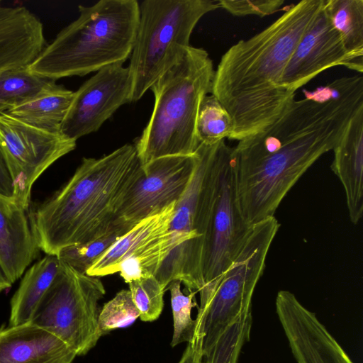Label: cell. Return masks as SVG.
Returning a JSON list of instances; mask_svg holds the SVG:
<instances>
[{
	"mask_svg": "<svg viewBox=\"0 0 363 363\" xmlns=\"http://www.w3.org/2000/svg\"><path fill=\"white\" fill-rule=\"evenodd\" d=\"M197 164L190 183L174 207L170 223L175 248L155 277L164 291L174 280L189 291L203 286L201 262L213 184V145L199 143Z\"/></svg>",
	"mask_w": 363,
	"mask_h": 363,
	"instance_id": "obj_7",
	"label": "cell"
},
{
	"mask_svg": "<svg viewBox=\"0 0 363 363\" xmlns=\"http://www.w3.org/2000/svg\"><path fill=\"white\" fill-rule=\"evenodd\" d=\"M135 145L100 158L82 159L69 180L30 217L39 250L57 255L65 247L106 235L121 222L117 213L141 169Z\"/></svg>",
	"mask_w": 363,
	"mask_h": 363,
	"instance_id": "obj_2",
	"label": "cell"
},
{
	"mask_svg": "<svg viewBox=\"0 0 363 363\" xmlns=\"http://www.w3.org/2000/svg\"><path fill=\"white\" fill-rule=\"evenodd\" d=\"M12 284L0 265V293L10 288Z\"/></svg>",
	"mask_w": 363,
	"mask_h": 363,
	"instance_id": "obj_33",
	"label": "cell"
},
{
	"mask_svg": "<svg viewBox=\"0 0 363 363\" xmlns=\"http://www.w3.org/2000/svg\"><path fill=\"white\" fill-rule=\"evenodd\" d=\"M325 0H302L272 24L232 45L221 57L213 95L233 122L230 140L240 141L271 126L295 99L281 84L286 65Z\"/></svg>",
	"mask_w": 363,
	"mask_h": 363,
	"instance_id": "obj_1",
	"label": "cell"
},
{
	"mask_svg": "<svg viewBox=\"0 0 363 363\" xmlns=\"http://www.w3.org/2000/svg\"><path fill=\"white\" fill-rule=\"evenodd\" d=\"M214 72L208 53L190 45L152 85L153 110L135 144L142 165L162 157L194 154L199 145L197 114L211 92Z\"/></svg>",
	"mask_w": 363,
	"mask_h": 363,
	"instance_id": "obj_5",
	"label": "cell"
},
{
	"mask_svg": "<svg viewBox=\"0 0 363 363\" xmlns=\"http://www.w3.org/2000/svg\"><path fill=\"white\" fill-rule=\"evenodd\" d=\"M276 311L297 363H353L315 314L285 290L276 297Z\"/></svg>",
	"mask_w": 363,
	"mask_h": 363,
	"instance_id": "obj_14",
	"label": "cell"
},
{
	"mask_svg": "<svg viewBox=\"0 0 363 363\" xmlns=\"http://www.w3.org/2000/svg\"><path fill=\"white\" fill-rule=\"evenodd\" d=\"M132 228L121 222L109 234L89 242L65 247L57 256L62 262L76 271L86 274L88 269Z\"/></svg>",
	"mask_w": 363,
	"mask_h": 363,
	"instance_id": "obj_26",
	"label": "cell"
},
{
	"mask_svg": "<svg viewBox=\"0 0 363 363\" xmlns=\"http://www.w3.org/2000/svg\"><path fill=\"white\" fill-rule=\"evenodd\" d=\"M0 195L13 198V185L6 161L0 148Z\"/></svg>",
	"mask_w": 363,
	"mask_h": 363,
	"instance_id": "obj_32",
	"label": "cell"
},
{
	"mask_svg": "<svg viewBox=\"0 0 363 363\" xmlns=\"http://www.w3.org/2000/svg\"><path fill=\"white\" fill-rule=\"evenodd\" d=\"M333 150L330 168L344 188L350 220L357 224L363 214V107L352 116Z\"/></svg>",
	"mask_w": 363,
	"mask_h": 363,
	"instance_id": "obj_18",
	"label": "cell"
},
{
	"mask_svg": "<svg viewBox=\"0 0 363 363\" xmlns=\"http://www.w3.org/2000/svg\"><path fill=\"white\" fill-rule=\"evenodd\" d=\"M26 211L14 199L0 195V265L12 284L40 250Z\"/></svg>",
	"mask_w": 363,
	"mask_h": 363,
	"instance_id": "obj_17",
	"label": "cell"
},
{
	"mask_svg": "<svg viewBox=\"0 0 363 363\" xmlns=\"http://www.w3.org/2000/svg\"><path fill=\"white\" fill-rule=\"evenodd\" d=\"M76 356L62 340L30 322L0 327V363H72Z\"/></svg>",
	"mask_w": 363,
	"mask_h": 363,
	"instance_id": "obj_16",
	"label": "cell"
},
{
	"mask_svg": "<svg viewBox=\"0 0 363 363\" xmlns=\"http://www.w3.org/2000/svg\"><path fill=\"white\" fill-rule=\"evenodd\" d=\"M133 301L143 321L157 320L164 307V290L155 276L141 278L129 284Z\"/></svg>",
	"mask_w": 363,
	"mask_h": 363,
	"instance_id": "obj_29",
	"label": "cell"
},
{
	"mask_svg": "<svg viewBox=\"0 0 363 363\" xmlns=\"http://www.w3.org/2000/svg\"><path fill=\"white\" fill-rule=\"evenodd\" d=\"M60 268L58 257L46 255L26 269L11 300L9 325L23 324L30 320L35 308L52 285Z\"/></svg>",
	"mask_w": 363,
	"mask_h": 363,
	"instance_id": "obj_20",
	"label": "cell"
},
{
	"mask_svg": "<svg viewBox=\"0 0 363 363\" xmlns=\"http://www.w3.org/2000/svg\"><path fill=\"white\" fill-rule=\"evenodd\" d=\"M196 164L194 153L162 157L143 164L122 200L116 221L133 227L177 203L186 190Z\"/></svg>",
	"mask_w": 363,
	"mask_h": 363,
	"instance_id": "obj_12",
	"label": "cell"
},
{
	"mask_svg": "<svg viewBox=\"0 0 363 363\" xmlns=\"http://www.w3.org/2000/svg\"><path fill=\"white\" fill-rule=\"evenodd\" d=\"M324 9L340 34L350 69L363 72V0H325Z\"/></svg>",
	"mask_w": 363,
	"mask_h": 363,
	"instance_id": "obj_22",
	"label": "cell"
},
{
	"mask_svg": "<svg viewBox=\"0 0 363 363\" xmlns=\"http://www.w3.org/2000/svg\"><path fill=\"white\" fill-rule=\"evenodd\" d=\"M233 130L231 118L212 94L202 99L196 122V134L199 143L213 145L228 138Z\"/></svg>",
	"mask_w": 363,
	"mask_h": 363,
	"instance_id": "obj_25",
	"label": "cell"
},
{
	"mask_svg": "<svg viewBox=\"0 0 363 363\" xmlns=\"http://www.w3.org/2000/svg\"><path fill=\"white\" fill-rule=\"evenodd\" d=\"M175 247L169 230L125 257L119 265L118 272L128 284L136 279L155 276Z\"/></svg>",
	"mask_w": 363,
	"mask_h": 363,
	"instance_id": "obj_23",
	"label": "cell"
},
{
	"mask_svg": "<svg viewBox=\"0 0 363 363\" xmlns=\"http://www.w3.org/2000/svg\"><path fill=\"white\" fill-rule=\"evenodd\" d=\"M140 317L129 290L123 289L101 308L99 330L101 336L111 331L130 325Z\"/></svg>",
	"mask_w": 363,
	"mask_h": 363,
	"instance_id": "obj_28",
	"label": "cell"
},
{
	"mask_svg": "<svg viewBox=\"0 0 363 363\" xmlns=\"http://www.w3.org/2000/svg\"><path fill=\"white\" fill-rule=\"evenodd\" d=\"M105 294L99 277L82 274L60 260L57 277L29 322L59 337L77 356L84 355L101 337L99 301Z\"/></svg>",
	"mask_w": 363,
	"mask_h": 363,
	"instance_id": "obj_10",
	"label": "cell"
},
{
	"mask_svg": "<svg viewBox=\"0 0 363 363\" xmlns=\"http://www.w3.org/2000/svg\"><path fill=\"white\" fill-rule=\"evenodd\" d=\"M182 282L172 281L166 290L170 291L171 307L173 315V335L171 346L175 347L183 342H191L196 335V320L191 317V310L197 306L194 301V291L184 294L181 290Z\"/></svg>",
	"mask_w": 363,
	"mask_h": 363,
	"instance_id": "obj_27",
	"label": "cell"
},
{
	"mask_svg": "<svg viewBox=\"0 0 363 363\" xmlns=\"http://www.w3.org/2000/svg\"><path fill=\"white\" fill-rule=\"evenodd\" d=\"M76 145L77 140L60 131L46 130L0 114V148L12 179L13 198L23 209L29 207L35 181Z\"/></svg>",
	"mask_w": 363,
	"mask_h": 363,
	"instance_id": "obj_11",
	"label": "cell"
},
{
	"mask_svg": "<svg viewBox=\"0 0 363 363\" xmlns=\"http://www.w3.org/2000/svg\"><path fill=\"white\" fill-rule=\"evenodd\" d=\"M337 65L350 69V62L323 4L298 40L284 71L281 84L296 93L323 71Z\"/></svg>",
	"mask_w": 363,
	"mask_h": 363,
	"instance_id": "obj_15",
	"label": "cell"
},
{
	"mask_svg": "<svg viewBox=\"0 0 363 363\" xmlns=\"http://www.w3.org/2000/svg\"><path fill=\"white\" fill-rule=\"evenodd\" d=\"M132 79L128 67H105L84 82L74 97L60 132L77 140L97 131L123 104L130 102Z\"/></svg>",
	"mask_w": 363,
	"mask_h": 363,
	"instance_id": "obj_13",
	"label": "cell"
},
{
	"mask_svg": "<svg viewBox=\"0 0 363 363\" xmlns=\"http://www.w3.org/2000/svg\"><path fill=\"white\" fill-rule=\"evenodd\" d=\"M334 145L320 121L294 110L265 130L238 141L234 147L236 194L246 223L252 226L274 216L293 186Z\"/></svg>",
	"mask_w": 363,
	"mask_h": 363,
	"instance_id": "obj_3",
	"label": "cell"
},
{
	"mask_svg": "<svg viewBox=\"0 0 363 363\" xmlns=\"http://www.w3.org/2000/svg\"><path fill=\"white\" fill-rule=\"evenodd\" d=\"M283 0H220L219 8L236 16L255 15L260 17L277 12L284 4Z\"/></svg>",
	"mask_w": 363,
	"mask_h": 363,
	"instance_id": "obj_30",
	"label": "cell"
},
{
	"mask_svg": "<svg viewBox=\"0 0 363 363\" xmlns=\"http://www.w3.org/2000/svg\"><path fill=\"white\" fill-rule=\"evenodd\" d=\"M74 97V91L55 84L30 101L5 113L33 126L60 131Z\"/></svg>",
	"mask_w": 363,
	"mask_h": 363,
	"instance_id": "obj_21",
	"label": "cell"
},
{
	"mask_svg": "<svg viewBox=\"0 0 363 363\" xmlns=\"http://www.w3.org/2000/svg\"><path fill=\"white\" fill-rule=\"evenodd\" d=\"M176 203L138 222L117 240L86 274L100 277L118 272L121 262L133 252L169 231Z\"/></svg>",
	"mask_w": 363,
	"mask_h": 363,
	"instance_id": "obj_19",
	"label": "cell"
},
{
	"mask_svg": "<svg viewBox=\"0 0 363 363\" xmlns=\"http://www.w3.org/2000/svg\"><path fill=\"white\" fill-rule=\"evenodd\" d=\"M0 4H1V2H0Z\"/></svg>",
	"mask_w": 363,
	"mask_h": 363,
	"instance_id": "obj_34",
	"label": "cell"
},
{
	"mask_svg": "<svg viewBox=\"0 0 363 363\" xmlns=\"http://www.w3.org/2000/svg\"><path fill=\"white\" fill-rule=\"evenodd\" d=\"M252 226L243 218L235 186V152L225 140L216 143L213 184L201 262L203 286L199 291L203 307L235 260Z\"/></svg>",
	"mask_w": 363,
	"mask_h": 363,
	"instance_id": "obj_8",
	"label": "cell"
},
{
	"mask_svg": "<svg viewBox=\"0 0 363 363\" xmlns=\"http://www.w3.org/2000/svg\"><path fill=\"white\" fill-rule=\"evenodd\" d=\"M139 8L138 27L128 67L132 79L130 102L140 99L182 58L199 21L219 6L210 0H145Z\"/></svg>",
	"mask_w": 363,
	"mask_h": 363,
	"instance_id": "obj_6",
	"label": "cell"
},
{
	"mask_svg": "<svg viewBox=\"0 0 363 363\" xmlns=\"http://www.w3.org/2000/svg\"><path fill=\"white\" fill-rule=\"evenodd\" d=\"M203 339L201 334L196 333L194 339L188 342L178 363H201L203 357Z\"/></svg>",
	"mask_w": 363,
	"mask_h": 363,
	"instance_id": "obj_31",
	"label": "cell"
},
{
	"mask_svg": "<svg viewBox=\"0 0 363 363\" xmlns=\"http://www.w3.org/2000/svg\"><path fill=\"white\" fill-rule=\"evenodd\" d=\"M78 10V18L28 66L31 73L55 81L83 77L130 56L140 17L136 0H101Z\"/></svg>",
	"mask_w": 363,
	"mask_h": 363,
	"instance_id": "obj_4",
	"label": "cell"
},
{
	"mask_svg": "<svg viewBox=\"0 0 363 363\" xmlns=\"http://www.w3.org/2000/svg\"><path fill=\"white\" fill-rule=\"evenodd\" d=\"M279 227L274 216L253 225L242 249L211 297L203 307L198 308L196 333L203 337V354L237 318L251 312L252 297Z\"/></svg>",
	"mask_w": 363,
	"mask_h": 363,
	"instance_id": "obj_9",
	"label": "cell"
},
{
	"mask_svg": "<svg viewBox=\"0 0 363 363\" xmlns=\"http://www.w3.org/2000/svg\"><path fill=\"white\" fill-rule=\"evenodd\" d=\"M55 81L31 73L28 67L0 74V114L26 103L55 84Z\"/></svg>",
	"mask_w": 363,
	"mask_h": 363,
	"instance_id": "obj_24",
	"label": "cell"
}]
</instances>
